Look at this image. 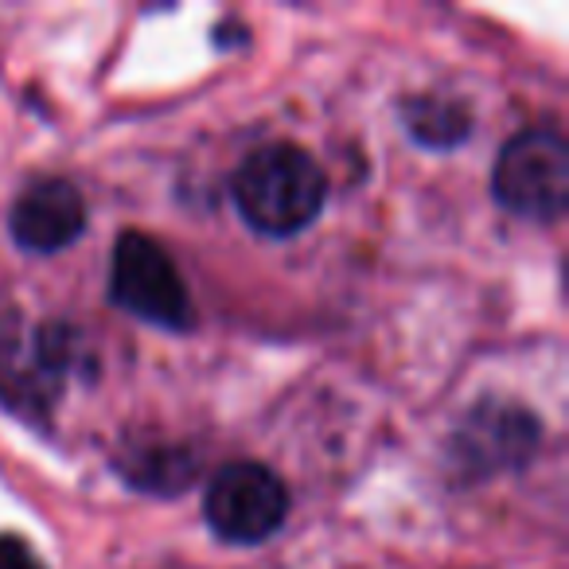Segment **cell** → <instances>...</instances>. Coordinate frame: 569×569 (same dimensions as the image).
Segmentation results:
<instances>
[{
  "instance_id": "5",
  "label": "cell",
  "mask_w": 569,
  "mask_h": 569,
  "mask_svg": "<svg viewBox=\"0 0 569 569\" xmlns=\"http://www.w3.org/2000/svg\"><path fill=\"white\" fill-rule=\"evenodd\" d=\"M207 522L214 535L227 542H261L269 538L289 515V491H284L281 476L266 465L253 460H238V465L222 468L214 483L207 488Z\"/></svg>"
},
{
  "instance_id": "4",
  "label": "cell",
  "mask_w": 569,
  "mask_h": 569,
  "mask_svg": "<svg viewBox=\"0 0 569 569\" xmlns=\"http://www.w3.org/2000/svg\"><path fill=\"white\" fill-rule=\"evenodd\" d=\"M113 301L126 312H133L137 320H149L157 328H188L191 325V297L183 284L176 261L168 258V250H160V242H152L149 234H129L118 238L113 250Z\"/></svg>"
},
{
  "instance_id": "9",
  "label": "cell",
  "mask_w": 569,
  "mask_h": 569,
  "mask_svg": "<svg viewBox=\"0 0 569 569\" xmlns=\"http://www.w3.org/2000/svg\"><path fill=\"white\" fill-rule=\"evenodd\" d=\"M0 569H43V561L36 558L24 538L0 535Z\"/></svg>"
},
{
  "instance_id": "8",
  "label": "cell",
  "mask_w": 569,
  "mask_h": 569,
  "mask_svg": "<svg viewBox=\"0 0 569 569\" xmlns=\"http://www.w3.org/2000/svg\"><path fill=\"white\" fill-rule=\"evenodd\" d=\"M406 118H410V133L429 149H452L468 137V113L445 98H421Z\"/></svg>"
},
{
  "instance_id": "2",
  "label": "cell",
  "mask_w": 569,
  "mask_h": 569,
  "mask_svg": "<svg viewBox=\"0 0 569 569\" xmlns=\"http://www.w3.org/2000/svg\"><path fill=\"white\" fill-rule=\"evenodd\" d=\"M496 199L530 222H553L569 203V149L553 129H522L503 144L491 176Z\"/></svg>"
},
{
  "instance_id": "7",
  "label": "cell",
  "mask_w": 569,
  "mask_h": 569,
  "mask_svg": "<svg viewBox=\"0 0 569 569\" xmlns=\"http://www.w3.org/2000/svg\"><path fill=\"white\" fill-rule=\"evenodd\" d=\"M538 421L519 406H480L457 433V449L472 472H503L535 452Z\"/></svg>"
},
{
  "instance_id": "1",
  "label": "cell",
  "mask_w": 569,
  "mask_h": 569,
  "mask_svg": "<svg viewBox=\"0 0 569 569\" xmlns=\"http://www.w3.org/2000/svg\"><path fill=\"white\" fill-rule=\"evenodd\" d=\"M325 199V172L297 144H266L234 176V203L242 219L273 238H289L309 227Z\"/></svg>"
},
{
  "instance_id": "3",
  "label": "cell",
  "mask_w": 569,
  "mask_h": 569,
  "mask_svg": "<svg viewBox=\"0 0 569 569\" xmlns=\"http://www.w3.org/2000/svg\"><path fill=\"white\" fill-rule=\"evenodd\" d=\"M67 332L56 325H24L17 312H0V398L12 410L40 418L63 390Z\"/></svg>"
},
{
  "instance_id": "6",
  "label": "cell",
  "mask_w": 569,
  "mask_h": 569,
  "mask_svg": "<svg viewBox=\"0 0 569 569\" xmlns=\"http://www.w3.org/2000/svg\"><path fill=\"white\" fill-rule=\"evenodd\" d=\"M9 227L12 238L32 253L67 250L87 230V199L71 180H36L12 203Z\"/></svg>"
}]
</instances>
